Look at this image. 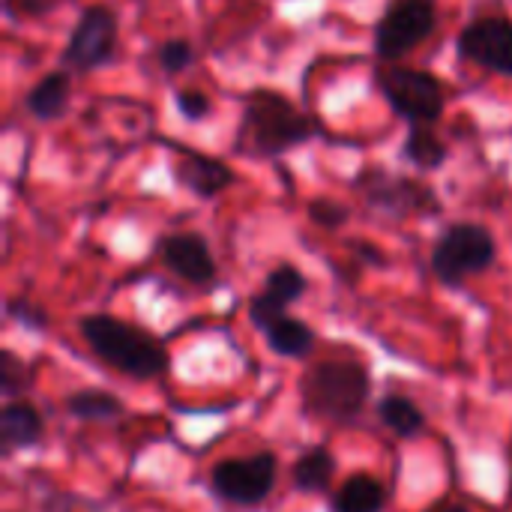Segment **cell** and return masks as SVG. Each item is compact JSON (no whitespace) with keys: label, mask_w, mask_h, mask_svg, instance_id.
<instances>
[{"label":"cell","mask_w":512,"mask_h":512,"mask_svg":"<svg viewBox=\"0 0 512 512\" xmlns=\"http://www.w3.org/2000/svg\"><path fill=\"white\" fill-rule=\"evenodd\" d=\"M402 156L414 168H420V171H438L450 159V150L432 132V126H408V135H405V144H402Z\"/></svg>","instance_id":"obj_20"},{"label":"cell","mask_w":512,"mask_h":512,"mask_svg":"<svg viewBox=\"0 0 512 512\" xmlns=\"http://www.w3.org/2000/svg\"><path fill=\"white\" fill-rule=\"evenodd\" d=\"M159 258L162 264L183 282L207 288L216 282V258L210 252V243L198 231H177L159 240Z\"/></svg>","instance_id":"obj_11"},{"label":"cell","mask_w":512,"mask_h":512,"mask_svg":"<svg viewBox=\"0 0 512 512\" xmlns=\"http://www.w3.org/2000/svg\"><path fill=\"white\" fill-rule=\"evenodd\" d=\"M279 462L273 453H252L240 459H222L210 471V486L216 498L237 504V507H255L264 504L276 486Z\"/></svg>","instance_id":"obj_8"},{"label":"cell","mask_w":512,"mask_h":512,"mask_svg":"<svg viewBox=\"0 0 512 512\" xmlns=\"http://www.w3.org/2000/svg\"><path fill=\"white\" fill-rule=\"evenodd\" d=\"M69 96H72L69 69H57V72L42 75L30 87V93L24 96V108L39 123H51V120H60L69 111Z\"/></svg>","instance_id":"obj_15"},{"label":"cell","mask_w":512,"mask_h":512,"mask_svg":"<svg viewBox=\"0 0 512 512\" xmlns=\"http://www.w3.org/2000/svg\"><path fill=\"white\" fill-rule=\"evenodd\" d=\"M156 63L165 75H180L195 63V48L189 39H168L156 48Z\"/></svg>","instance_id":"obj_22"},{"label":"cell","mask_w":512,"mask_h":512,"mask_svg":"<svg viewBox=\"0 0 512 512\" xmlns=\"http://www.w3.org/2000/svg\"><path fill=\"white\" fill-rule=\"evenodd\" d=\"M6 315L15 318L18 324L30 327V330H45V324H48V315H45L39 306H33L30 300H24V297L9 300V303H6Z\"/></svg>","instance_id":"obj_26"},{"label":"cell","mask_w":512,"mask_h":512,"mask_svg":"<svg viewBox=\"0 0 512 512\" xmlns=\"http://www.w3.org/2000/svg\"><path fill=\"white\" fill-rule=\"evenodd\" d=\"M174 105H177L180 117H183V120H189V123H201V120L213 111L210 96H204L201 90H177Z\"/></svg>","instance_id":"obj_25"},{"label":"cell","mask_w":512,"mask_h":512,"mask_svg":"<svg viewBox=\"0 0 512 512\" xmlns=\"http://www.w3.org/2000/svg\"><path fill=\"white\" fill-rule=\"evenodd\" d=\"M24 387H27V366H24V360L12 348H3L0 351V393L15 399Z\"/></svg>","instance_id":"obj_23"},{"label":"cell","mask_w":512,"mask_h":512,"mask_svg":"<svg viewBox=\"0 0 512 512\" xmlns=\"http://www.w3.org/2000/svg\"><path fill=\"white\" fill-rule=\"evenodd\" d=\"M117 57V15L111 6H87L63 48V66L69 72L87 75L99 66H108Z\"/></svg>","instance_id":"obj_9"},{"label":"cell","mask_w":512,"mask_h":512,"mask_svg":"<svg viewBox=\"0 0 512 512\" xmlns=\"http://www.w3.org/2000/svg\"><path fill=\"white\" fill-rule=\"evenodd\" d=\"M66 411L84 423H111L123 414V402L99 387H84L66 396Z\"/></svg>","instance_id":"obj_18"},{"label":"cell","mask_w":512,"mask_h":512,"mask_svg":"<svg viewBox=\"0 0 512 512\" xmlns=\"http://www.w3.org/2000/svg\"><path fill=\"white\" fill-rule=\"evenodd\" d=\"M300 396L306 414L315 420L351 426L369 405L372 375L354 360H324L300 378Z\"/></svg>","instance_id":"obj_3"},{"label":"cell","mask_w":512,"mask_h":512,"mask_svg":"<svg viewBox=\"0 0 512 512\" xmlns=\"http://www.w3.org/2000/svg\"><path fill=\"white\" fill-rule=\"evenodd\" d=\"M42 435H45V420L30 402L12 399L0 411V447H3V456H12L18 450H30L33 444L42 441Z\"/></svg>","instance_id":"obj_14"},{"label":"cell","mask_w":512,"mask_h":512,"mask_svg":"<svg viewBox=\"0 0 512 512\" xmlns=\"http://www.w3.org/2000/svg\"><path fill=\"white\" fill-rule=\"evenodd\" d=\"M378 420H381V426H387V429H390L393 435H399V438H417V435H423V429H426V414H423V408H420L414 399L399 396V393L384 396V399L378 402Z\"/></svg>","instance_id":"obj_19"},{"label":"cell","mask_w":512,"mask_h":512,"mask_svg":"<svg viewBox=\"0 0 512 512\" xmlns=\"http://www.w3.org/2000/svg\"><path fill=\"white\" fill-rule=\"evenodd\" d=\"M375 87L408 126H435L444 117L447 93L444 84L426 72L411 66H381L375 72Z\"/></svg>","instance_id":"obj_6"},{"label":"cell","mask_w":512,"mask_h":512,"mask_svg":"<svg viewBox=\"0 0 512 512\" xmlns=\"http://www.w3.org/2000/svg\"><path fill=\"white\" fill-rule=\"evenodd\" d=\"M438 27L435 0H390L375 24V54L384 63H396L423 45Z\"/></svg>","instance_id":"obj_7"},{"label":"cell","mask_w":512,"mask_h":512,"mask_svg":"<svg viewBox=\"0 0 512 512\" xmlns=\"http://www.w3.org/2000/svg\"><path fill=\"white\" fill-rule=\"evenodd\" d=\"M315 135V123L279 90H249L234 150L255 159H276Z\"/></svg>","instance_id":"obj_1"},{"label":"cell","mask_w":512,"mask_h":512,"mask_svg":"<svg viewBox=\"0 0 512 512\" xmlns=\"http://www.w3.org/2000/svg\"><path fill=\"white\" fill-rule=\"evenodd\" d=\"M261 336L267 339V348L279 357H288V360H300L306 354H312V345H315V330L294 318V315H279L276 321H270Z\"/></svg>","instance_id":"obj_16"},{"label":"cell","mask_w":512,"mask_h":512,"mask_svg":"<svg viewBox=\"0 0 512 512\" xmlns=\"http://www.w3.org/2000/svg\"><path fill=\"white\" fill-rule=\"evenodd\" d=\"M495 258H498V243L486 225L456 222L438 237L429 264L441 285L459 288L465 279L486 273L495 264Z\"/></svg>","instance_id":"obj_5"},{"label":"cell","mask_w":512,"mask_h":512,"mask_svg":"<svg viewBox=\"0 0 512 512\" xmlns=\"http://www.w3.org/2000/svg\"><path fill=\"white\" fill-rule=\"evenodd\" d=\"M387 486L372 474H354L333 498V512H384Z\"/></svg>","instance_id":"obj_17"},{"label":"cell","mask_w":512,"mask_h":512,"mask_svg":"<svg viewBox=\"0 0 512 512\" xmlns=\"http://www.w3.org/2000/svg\"><path fill=\"white\" fill-rule=\"evenodd\" d=\"M174 150L180 153V159L174 162V180L192 192L201 201H213L216 195H222L228 186H234V171L228 162L198 153V150H186L180 144H174Z\"/></svg>","instance_id":"obj_13"},{"label":"cell","mask_w":512,"mask_h":512,"mask_svg":"<svg viewBox=\"0 0 512 512\" xmlns=\"http://www.w3.org/2000/svg\"><path fill=\"white\" fill-rule=\"evenodd\" d=\"M78 330H81L87 348L102 363H108L111 369H117L126 378L150 381V378H159L171 366L165 345L153 333L123 321V318L84 315L78 321Z\"/></svg>","instance_id":"obj_2"},{"label":"cell","mask_w":512,"mask_h":512,"mask_svg":"<svg viewBox=\"0 0 512 512\" xmlns=\"http://www.w3.org/2000/svg\"><path fill=\"white\" fill-rule=\"evenodd\" d=\"M456 51L462 60H471L495 75L512 78V21L498 15L474 18L471 24L462 27Z\"/></svg>","instance_id":"obj_10"},{"label":"cell","mask_w":512,"mask_h":512,"mask_svg":"<svg viewBox=\"0 0 512 512\" xmlns=\"http://www.w3.org/2000/svg\"><path fill=\"white\" fill-rule=\"evenodd\" d=\"M354 192L363 198V204L372 213L390 216V219H408V216H432L441 213L444 204L432 186H426L417 177L393 174L381 165H366L354 177Z\"/></svg>","instance_id":"obj_4"},{"label":"cell","mask_w":512,"mask_h":512,"mask_svg":"<svg viewBox=\"0 0 512 512\" xmlns=\"http://www.w3.org/2000/svg\"><path fill=\"white\" fill-rule=\"evenodd\" d=\"M309 219H312L318 228L336 231V228H342V225L351 219V210H348L342 201L324 195V198H312V201H309Z\"/></svg>","instance_id":"obj_24"},{"label":"cell","mask_w":512,"mask_h":512,"mask_svg":"<svg viewBox=\"0 0 512 512\" xmlns=\"http://www.w3.org/2000/svg\"><path fill=\"white\" fill-rule=\"evenodd\" d=\"M333 474H336V459L330 456V450L324 447H315L309 453H303L297 462H294V486L300 492H309V495H321L330 489L333 483Z\"/></svg>","instance_id":"obj_21"},{"label":"cell","mask_w":512,"mask_h":512,"mask_svg":"<svg viewBox=\"0 0 512 512\" xmlns=\"http://www.w3.org/2000/svg\"><path fill=\"white\" fill-rule=\"evenodd\" d=\"M309 288V279L294 264H279L267 273L261 291L249 300V321L255 330H264L270 321L288 312L291 303H297Z\"/></svg>","instance_id":"obj_12"},{"label":"cell","mask_w":512,"mask_h":512,"mask_svg":"<svg viewBox=\"0 0 512 512\" xmlns=\"http://www.w3.org/2000/svg\"><path fill=\"white\" fill-rule=\"evenodd\" d=\"M60 0H3V12L6 18L18 21V18H39L48 9H54Z\"/></svg>","instance_id":"obj_27"},{"label":"cell","mask_w":512,"mask_h":512,"mask_svg":"<svg viewBox=\"0 0 512 512\" xmlns=\"http://www.w3.org/2000/svg\"><path fill=\"white\" fill-rule=\"evenodd\" d=\"M438 512H468L465 507H444V510H438Z\"/></svg>","instance_id":"obj_28"}]
</instances>
